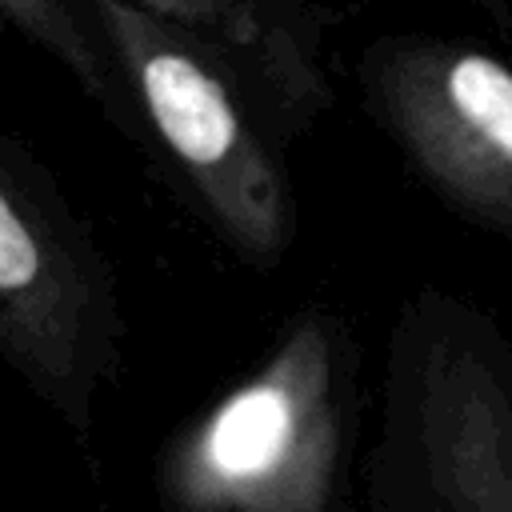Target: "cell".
I'll return each mask as SVG.
<instances>
[{"mask_svg": "<svg viewBox=\"0 0 512 512\" xmlns=\"http://www.w3.org/2000/svg\"><path fill=\"white\" fill-rule=\"evenodd\" d=\"M0 24L24 36L44 56H52L60 68H68L80 92L96 104V112L116 132H124L132 144H148L140 112L124 92L80 0H0Z\"/></svg>", "mask_w": 512, "mask_h": 512, "instance_id": "52a82bcc", "label": "cell"}, {"mask_svg": "<svg viewBox=\"0 0 512 512\" xmlns=\"http://www.w3.org/2000/svg\"><path fill=\"white\" fill-rule=\"evenodd\" d=\"M476 4H480V8H488V12H492V20H496V28L512 40V4H508V0H476Z\"/></svg>", "mask_w": 512, "mask_h": 512, "instance_id": "ba28073f", "label": "cell"}, {"mask_svg": "<svg viewBox=\"0 0 512 512\" xmlns=\"http://www.w3.org/2000/svg\"><path fill=\"white\" fill-rule=\"evenodd\" d=\"M360 512H512V332L476 300L396 304Z\"/></svg>", "mask_w": 512, "mask_h": 512, "instance_id": "7a4b0ae2", "label": "cell"}, {"mask_svg": "<svg viewBox=\"0 0 512 512\" xmlns=\"http://www.w3.org/2000/svg\"><path fill=\"white\" fill-rule=\"evenodd\" d=\"M212 32L256 80L284 136L296 140L332 104L324 40L332 8L320 0H144Z\"/></svg>", "mask_w": 512, "mask_h": 512, "instance_id": "8992f818", "label": "cell"}, {"mask_svg": "<svg viewBox=\"0 0 512 512\" xmlns=\"http://www.w3.org/2000/svg\"><path fill=\"white\" fill-rule=\"evenodd\" d=\"M152 144L212 232L248 264L276 268L296 240L284 128L248 68L200 24L144 0H80Z\"/></svg>", "mask_w": 512, "mask_h": 512, "instance_id": "3957f363", "label": "cell"}, {"mask_svg": "<svg viewBox=\"0 0 512 512\" xmlns=\"http://www.w3.org/2000/svg\"><path fill=\"white\" fill-rule=\"evenodd\" d=\"M356 88L420 184L512 244V60L468 36L384 32L360 48Z\"/></svg>", "mask_w": 512, "mask_h": 512, "instance_id": "5b68a950", "label": "cell"}, {"mask_svg": "<svg viewBox=\"0 0 512 512\" xmlns=\"http://www.w3.org/2000/svg\"><path fill=\"white\" fill-rule=\"evenodd\" d=\"M360 344L344 312L296 308L272 348L156 452L164 512H360Z\"/></svg>", "mask_w": 512, "mask_h": 512, "instance_id": "6da1fadb", "label": "cell"}, {"mask_svg": "<svg viewBox=\"0 0 512 512\" xmlns=\"http://www.w3.org/2000/svg\"><path fill=\"white\" fill-rule=\"evenodd\" d=\"M0 360L80 440L124 360L108 256L52 172L0 128Z\"/></svg>", "mask_w": 512, "mask_h": 512, "instance_id": "277c9868", "label": "cell"}]
</instances>
